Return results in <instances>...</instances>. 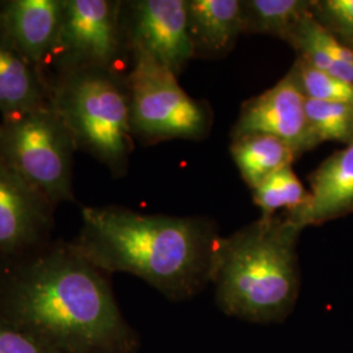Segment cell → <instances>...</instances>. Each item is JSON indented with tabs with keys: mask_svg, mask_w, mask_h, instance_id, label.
<instances>
[{
	"mask_svg": "<svg viewBox=\"0 0 353 353\" xmlns=\"http://www.w3.org/2000/svg\"><path fill=\"white\" fill-rule=\"evenodd\" d=\"M128 50L151 55L176 76L194 57L186 0H135L123 3Z\"/></svg>",
	"mask_w": 353,
	"mask_h": 353,
	"instance_id": "ba28073f",
	"label": "cell"
},
{
	"mask_svg": "<svg viewBox=\"0 0 353 353\" xmlns=\"http://www.w3.org/2000/svg\"><path fill=\"white\" fill-rule=\"evenodd\" d=\"M0 316L50 353H137L108 274L67 241L0 268Z\"/></svg>",
	"mask_w": 353,
	"mask_h": 353,
	"instance_id": "6da1fadb",
	"label": "cell"
},
{
	"mask_svg": "<svg viewBox=\"0 0 353 353\" xmlns=\"http://www.w3.org/2000/svg\"><path fill=\"white\" fill-rule=\"evenodd\" d=\"M130 54L126 84L134 138L152 144L205 137L210 112L182 89L176 74L144 51L132 49Z\"/></svg>",
	"mask_w": 353,
	"mask_h": 353,
	"instance_id": "8992f818",
	"label": "cell"
},
{
	"mask_svg": "<svg viewBox=\"0 0 353 353\" xmlns=\"http://www.w3.org/2000/svg\"><path fill=\"white\" fill-rule=\"evenodd\" d=\"M219 237L205 219L109 205L83 208L72 243L105 274H131L166 299L182 301L210 283Z\"/></svg>",
	"mask_w": 353,
	"mask_h": 353,
	"instance_id": "7a4b0ae2",
	"label": "cell"
},
{
	"mask_svg": "<svg viewBox=\"0 0 353 353\" xmlns=\"http://www.w3.org/2000/svg\"><path fill=\"white\" fill-rule=\"evenodd\" d=\"M306 115L316 144L323 141L353 143V103L309 100Z\"/></svg>",
	"mask_w": 353,
	"mask_h": 353,
	"instance_id": "d6986e66",
	"label": "cell"
},
{
	"mask_svg": "<svg viewBox=\"0 0 353 353\" xmlns=\"http://www.w3.org/2000/svg\"><path fill=\"white\" fill-rule=\"evenodd\" d=\"M55 207L0 163V268L52 242Z\"/></svg>",
	"mask_w": 353,
	"mask_h": 353,
	"instance_id": "9c48e42d",
	"label": "cell"
},
{
	"mask_svg": "<svg viewBox=\"0 0 353 353\" xmlns=\"http://www.w3.org/2000/svg\"><path fill=\"white\" fill-rule=\"evenodd\" d=\"M299 57L318 70L353 85V48L307 14L287 41Z\"/></svg>",
	"mask_w": 353,
	"mask_h": 353,
	"instance_id": "9a60e30c",
	"label": "cell"
},
{
	"mask_svg": "<svg viewBox=\"0 0 353 353\" xmlns=\"http://www.w3.org/2000/svg\"><path fill=\"white\" fill-rule=\"evenodd\" d=\"M292 72L294 74L305 99L353 103L352 84L318 70L303 58H297L292 67Z\"/></svg>",
	"mask_w": 353,
	"mask_h": 353,
	"instance_id": "ffe728a7",
	"label": "cell"
},
{
	"mask_svg": "<svg viewBox=\"0 0 353 353\" xmlns=\"http://www.w3.org/2000/svg\"><path fill=\"white\" fill-rule=\"evenodd\" d=\"M123 1L62 0L58 37L45 75L55 76L81 70L117 72L128 50L123 29Z\"/></svg>",
	"mask_w": 353,
	"mask_h": 353,
	"instance_id": "52a82bcc",
	"label": "cell"
},
{
	"mask_svg": "<svg viewBox=\"0 0 353 353\" xmlns=\"http://www.w3.org/2000/svg\"><path fill=\"white\" fill-rule=\"evenodd\" d=\"M186 8L195 57L223 55L243 33L240 0H186Z\"/></svg>",
	"mask_w": 353,
	"mask_h": 353,
	"instance_id": "5bb4252c",
	"label": "cell"
},
{
	"mask_svg": "<svg viewBox=\"0 0 353 353\" xmlns=\"http://www.w3.org/2000/svg\"><path fill=\"white\" fill-rule=\"evenodd\" d=\"M75 143L51 103L0 121V163L57 207L75 202Z\"/></svg>",
	"mask_w": 353,
	"mask_h": 353,
	"instance_id": "5b68a950",
	"label": "cell"
},
{
	"mask_svg": "<svg viewBox=\"0 0 353 353\" xmlns=\"http://www.w3.org/2000/svg\"><path fill=\"white\" fill-rule=\"evenodd\" d=\"M50 103L77 151L97 159L113 176L126 174L134 148L126 76L94 68L55 76Z\"/></svg>",
	"mask_w": 353,
	"mask_h": 353,
	"instance_id": "277c9868",
	"label": "cell"
},
{
	"mask_svg": "<svg viewBox=\"0 0 353 353\" xmlns=\"http://www.w3.org/2000/svg\"><path fill=\"white\" fill-rule=\"evenodd\" d=\"M310 13L312 1L246 0L242 1L243 33L268 34L287 42Z\"/></svg>",
	"mask_w": 353,
	"mask_h": 353,
	"instance_id": "e0dca14e",
	"label": "cell"
},
{
	"mask_svg": "<svg viewBox=\"0 0 353 353\" xmlns=\"http://www.w3.org/2000/svg\"><path fill=\"white\" fill-rule=\"evenodd\" d=\"M312 13L334 36L353 43V0L312 1Z\"/></svg>",
	"mask_w": 353,
	"mask_h": 353,
	"instance_id": "44dd1931",
	"label": "cell"
},
{
	"mask_svg": "<svg viewBox=\"0 0 353 353\" xmlns=\"http://www.w3.org/2000/svg\"><path fill=\"white\" fill-rule=\"evenodd\" d=\"M50 103L46 75L11 46L0 41V115L1 122Z\"/></svg>",
	"mask_w": 353,
	"mask_h": 353,
	"instance_id": "4fadbf2b",
	"label": "cell"
},
{
	"mask_svg": "<svg viewBox=\"0 0 353 353\" xmlns=\"http://www.w3.org/2000/svg\"><path fill=\"white\" fill-rule=\"evenodd\" d=\"M301 229L284 217H261L219 237L211 280L228 316L271 323L290 314L300 290L297 240Z\"/></svg>",
	"mask_w": 353,
	"mask_h": 353,
	"instance_id": "3957f363",
	"label": "cell"
},
{
	"mask_svg": "<svg viewBox=\"0 0 353 353\" xmlns=\"http://www.w3.org/2000/svg\"><path fill=\"white\" fill-rule=\"evenodd\" d=\"M305 101L290 70L276 85L245 102L232 138L265 134L287 143L297 156L310 151L318 144L309 126Z\"/></svg>",
	"mask_w": 353,
	"mask_h": 353,
	"instance_id": "30bf717a",
	"label": "cell"
},
{
	"mask_svg": "<svg viewBox=\"0 0 353 353\" xmlns=\"http://www.w3.org/2000/svg\"><path fill=\"white\" fill-rule=\"evenodd\" d=\"M230 153L241 176L252 189L279 170L292 166L296 152L284 141L265 134H250L232 141Z\"/></svg>",
	"mask_w": 353,
	"mask_h": 353,
	"instance_id": "2e32d148",
	"label": "cell"
},
{
	"mask_svg": "<svg viewBox=\"0 0 353 353\" xmlns=\"http://www.w3.org/2000/svg\"><path fill=\"white\" fill-rule=\"evenodd\" d=\"M309 182L307 202L285 214L294 227L303 230L353 212V143L325 160L310 174Z\"/></svg>",
	"mask_w": 353,
	"mask_h": 353,
	"instance_id": "7c38bea8",
	"label": "cell"
},
{
	"mask_svg": "<svg viewBox=\"0 0 353 353\" xmlns=\"http://www.w3.org/2000/svg\"><path fill=\"white\" fill-rule=\"evenodd\" d=\"M0 353H50L21 328L0 316Z\"/></svg>",
	"mask_w": 353,
	"mask_h": 353,
	"instance_id": "7402d4cb",
	"label": "cell"
},
{
	"mask_svg": "<svg viewBox=\"0 0 353 353\" xmlns=\"http://www.w3.org/2000/svg\"><path fill=\"white\" fill-rule=\"evenodd\" d=\"M307 199L309 191L305 190L292 166L279 170L252 189V201L265 219L274 217L280 208H287V214L294 212Z\"/></svg>",
	"mask_w": 353,
	"mask_h": 353,
	"instance_id": "ac0fdd59",
	"label": "cell"
},
{
	"mask_svg": "<svg viewBox=\"0 0 353 353\" xmlns=\"http://www.w3.org/2000/svg\"><path fill=\"white\" fill-rule=\"evenodd\" d=\"M62 0H8L0 3V41L43 74L59 32Z\"/></svg>",
	"mask_w": 353,
	"mask_h": 353,
	"instance_id": "8fae6325",
	"label": "cell"
}]
</instances>
